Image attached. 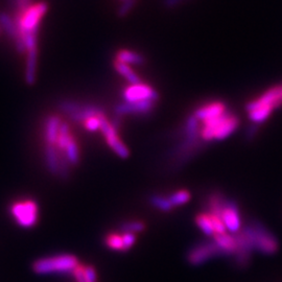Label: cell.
<instances>
[{"label": "cell", "mask_w": 282, "mask_h": 282, "mask_svg": "<svg viewBox=\"0 0 282 282\" xmlns=\"http://www.w3.org/2000/svg\"><path fill=\"white\" fill-rule=\"evenodd\" d=\"M136 4H137V0H126V2L121 3V5L117 10L118 17L123 18V17L128 16L131 13V11L134 9Z\"/></svg>", "instance_id": "obj_28"}, {"label": "cell", "mask_w": 282, "mask_h": 282, "mask_svg": "<svg viewBox=\"0 0 282 282\" xmlns=\"http://www.w3.org/2000/svg\"><path fill=\"white\" fill-rule=\"evenodd\" d=\"M227 111V105L225 102L221 100H215L210 101L207 103H204L201 107H198L195 112L192 114L195 115L201 122L213 119Z\"/></svg>", "instance_id": "obj_12"}, {"label": "cell", "mask_w": 282, "mask_h": 282, "mask_svg": "<svg viewBox=\"0 0 282 282\" xmlns=\"http://www.w3.org/2000/svg\"><path fill=\"white\" fill-rule=\"evenodd\" d=\"M74 136L70 132V127L68 123L63 122L61 123V127H60V131H59V135H58V139H57V143H56V148L58 149L59 152L63 153L64 150L66 149L67 145L69 144L70 139H72Z\"/></svg>", "instance_id": "obj_21"}, {"label": "cell", "mask_w": 282, "mask_h": 282, "mask_svg": "<svg viewBox=\"0 0 282 282\" xmlns=\"http://www.w3.org/2000/svg\"><path fill=\"white\" fill-rule=\"evenodd\" d=\"M37 65H38V47L27 51L26 66H25V82L31 86L37 80Z\"/></svg>", "instance_id": "obj_14"}, {"label": "cell", "mask_w": 282, "mask_h": 282, "mask_svg": "<svg viewBox=\"0 0 282 282\" xmlns=\"http://www.w3.org/2000/svg\"><path fill=\"white\" fill-rule=\"evenodd\" d=\"M11 210L16 222L21 227H32L38 221V206L33 201L17 202Z\"/></svg>", "instance_id": "obj_9"}, {"label": "cell", "mask_w": 282, "mask_h": 282, "mask_svg": "<svg viewBox=\"0 0 282 282\" xmlns=\"http://www.w3.org/2000/svg\"><path fill=\"white\" fill-rule=\"evenodd\" d=\"M99 132L104 137L105 144L120 158L126 159L130 156V151L128 147L123 143L122 139L118 135V130L113 126L111 120L103 115L100 118V129Z\"/></svg>", "instance_id": "obj_6"}, {"label": "cell", "mask_w": 282, "mask_h": 282, "mask_svg": "<svg viewBox=\"0 0 282 282\" xmlns=\"http://www.w3.org/2000/svg\"><path fill=\"white\" fill-rule=\"evenodd\" d=\"M79 260L76 256L70 254H60L38 259L32 264V270L36 274H68L74 273L79 266Z\"/></svg>", "instance_id": "obj_3"}, {"label": "cell", "mask_w": 282, "mask_h": 282, "mask_svg": "<svg viewBox=\"0 0 282 282\" xmlns=\"http://www.w3.org/2000/svg\"><path fill=\"white\" fill-rule=\"evenodd\" d=\"M64 155L66 157V159L70 163V165L76 166L80 163L81 160V152H80V147L77 143V140L75 137L70 139L69 144L67 145L66 149L64 150Z\"/></svg>", "instance_id": "obj_20"}, {"label": "cell", "mask_w": 282, "mask_h": 282, "mask_svg": "<svg viewBox=\"0 0 282 282\" xmlns=\"http://www.w3.org/2000/svg\"><path fill=\"white\" fill-rule=\"evenodd\" d=\"M257 107L269 108L272 111L282 107V83L269 88L258 97L246 102L245 111Z\"/></svg>", "instance_id": "obj_7"}, {"label": "cell", "mask_w": 282, "mask_h": 282, "mask_svg": "<svg viewBox=\"0 0 282 282\" xmlns=\"http://www.w3.org/2000/svg\"><path fill=\"white\" fill-rule=\"evenodd\" d=\"M168 199L173 207L186 204L190 200V193L186 189H179L168 196Z\"/></svg>", "instance_id": "obj_25"}, {"label": "cell", "mask_w": 282, "mask_h": 282, "mask_svg": "<svg viewBox=\"0 0 282 282\" xmlns=\"http://www.w3.org/2000/svg\"><path fill=\"white\" fill-rule=\"evenodd\" d=\"M74 276L76 278V280L78 282H87L86 277H85V272H84V267L79 264V266L76 268V270L74 271Z\"/></svg>", "instance_id": "obj_32"}, {"label": "cell", "mask_w": 282, "mask_h": 282, "mask_svg": "<svg viewBox=\"0 0 282 282\" xmlns=\"http://www.w3.org/2000/svg\"><path fill=\"white\" fill-rule=\"evenodd\" d=\"M62 120L57 115H49L45 121V141L46 145L55 146L58 139Z\"/></svg>", "instance_id": "obj_15"}, {"label": "cell", "mask_w": 282, "mask_h": 282, "mask_svg": "<svg viewBox=\"0 0 282 282\" xmlns=\"http://www.w3.org/2000/svg\"><path fill=\"white\" fill-rule=\"evenodd\" d=\"M122 239H123V243H125V248L126 250H129L131 246L134 244L136 237L134 233H130V232H126V233H122Z\"/></svg>", "instance_id": "obj_30"}, {"label": "cell", "mask_w": 282, "mask_h": 282, "mask_svg": "<svg viewBox=\"0 0 282 282\" xmlns=\"http://www.w3.org/2000/svg\"><path fill=\"white\" fill-rule=\"evenodd\" d=\"M104 112H102L101 114H103ZM99 114L98 116H92L90 118H88L84 123H83V126L84 128L88 131V132H96V131H99L100 129V115Z\"/></svg>", "instance_id": "obj_27"}, {"label": "cell", "mask_w": 282, "mask_h": 282, "mask_svg": "<svg viewBox=\"0 0 282 282\" xmlns=\"http://www.w3.org/2000/svg\"><path fill=\"white\" fill-rule=\"evenodd\" d=\"M115 60L126 63L128 65H137V66H141L146 64L147 59L146 57L140 54L138 51L135 50H131V49H127V48H121L118 51H116L115 55Z\"/></svg>", "instance_id": "obj_16"}, {"label": "cell", "mask_w": 282, "mask_h": 282, "mask_svg": "<svg viewBox=\"0 0 282 282\" xmlns=\"http://www.w3.org/2000/svg\"><path fill=\"white\" fill-rule=\"evenodd\" d=\"M120 2H121V3H123V2H126V0H120Z\"/></svg>", "instance_id": "obj_33"}, {"label": "cell", "mask_w": 282, "mask_h": 282, "mask_svg": "<svg viewBox=\"0 0 282 282\" xmlns=\"http://www.w3.org/2000/svg\"><path fill=\"white\" fill-rule=\"evenodd\" d=\"M214 240L223 250L225 256H233L237 249V241L235 234L232 233H219L214 235Z\"/></svg>", "instance_id": "obj_13"}, {"label": "cell", "mask_w": 282, "mask_h": 282, "mask_svg": "<svg viewBox=\"0 0 282 282\" xmlns=\"http://www.w3.org/2000/svg\"><path fill=\"white\" fill-rule=\"evenodd\" d=\"M122 97L125 101H141V100H156L159 99V94L150 85L141 82L128 86L122 92Z\"/></svg>", "instance_id": "obj_10"}, {"label": "cell", "mask_w": 282, "mask_h": 282, "mask_svg": "<svg viewBox=\"0 0 282 282\" xmlns=\"http://www.w3.org/2000/svg\"><path fill=\"white\" fill-rule=\"evenodd\" d=\"M239 126V118L226 111L225 113L201 123V138L205 143L221 141L233 134Z\"/></svg>", "instance_id": "obj_1"}, {"label": "cell", "mask_w": 282, "mask_h": 282, "mask_svg": "<svg viewBox=\"0 0 282 282\" xmlns=\"http://www.w3.org/2000/svg\"><path fill=\"white\" fill-rule=\"evenodd\" d=\"M187 2H189V0H162V6L165 9L171 10V9L177 8Z\"/></svg>", "instance_id": "obj_31"}, {"label": "cell", "mask_w": 282, "mask_h": 282, "mask_svg": "<svg viewBox=\"0 0 282 282\" xmlns=\"http://www.w3.org/2000/svg\"><path fill=\"white\" fill-rule=\"evenodd\" d=\"M258 130H259V125H256V123L251 122L250 125L246 127V129H245V132H244L245 139L249 140V141L255 139V137L258 133Z\"/></svg>", "instance_id": "obj_29"}, {"label": "cell", "mask_w": 282, "mask_h": 282, "mask_svg": "<svg viewBox=\"0 0 282 282\" xmlns=\"http://www.w3.org/2000/svg\"><path fill=\"white\" fill-rule=\"evenodd\" d=\"M218 256H225L223 250L215 240L201 241L190 248L187 253V261L191 266H201Z\"/></svg>", "instance_id": "obj_5"}, {"label": "cell", "mask_w": 282, "mask_h": 282, "mask_svg": "<svg viewBox=\"0 0 282 282\" xmlns=\"http://www.w3.org/2000/svg\"><path fill=\"white\" fill-rule=\"evenodd\" d=\"M241 230L248 236L254 251L264 255H273L278 251V239L262 223L252 221Z\"/></svg>", "instance_id": "obj_2"}, {"label": "cell", "mask_w": 282, "mask_h": 282, "mask_svg": "<svg viewBox=\"0 0 282 282\" xmlns=\"http://www.w3.org/2000/svg\"><path fill=\"white\" fill-rule=\"evenodd\" d=\"M113 66L115 72L121 77L125 79L130 85H134V84H139L143 81L139 78V76L136 75V73L132 69V67L126 63L119 62L117 60H114L113 62Z\"/></svg>", "instance_id": "obj_18"}, {"label": "cell", "mask_w": 282, "mask_h": 282, "mask_svg": "<svg viewBox=\"0 0 282 282\" xmlns=\"http://www.w3.org/2000/svg\"><path fill=\"white\" fill-rule=\"evenodd\" d=\"M221 219L227 229V231H230V233L232 234L237 233L241 229L239 209L237 204L232 200L227 199L222 210Z\"/></svg>", "instance_id": "obj_11"}, {"label": "cell", "mask_w": 282, "mask_h": 282, "mask_svg": "<svg viewBox=\"0 0 282 282\" xmlns=\"http://www.w3.org/2000/svg\"><path fill=\"white\" fill-rule=\"evenodd\" d=\"M145 224L143 222H128L123 223L120 226V231L122 233L130 232V233H136V232H141L145 230Z\"/></svg>", "instance_id": "obj_26"}, {"label": "cell", "mask_w": 282, "mask_h": 282, "mask_svg": "<svg viewBox=\"0 0 282 282\" xmlns=\"http://www.w3.org/2000/svg\"><path fill=\"white\" fill-rule=\"evenodd\" d=\"M48 6L46 3H39L30 5L25 11L18 12L15 22L19 30L20 36L24 33L37 32L39 30V24L43 16L46 14Z\"/></svg>", "instance_id": "obj_4"}, {"label": "cell", "mask_w": 282, "mask_h": 282, "mask_svg": "<svg viewBox=\"0 0 282 282\" xmlns=\"http://www.w3.org/2000/svg\"><path fill=\"white\" fill-rule=\"evenodd\" d=\"M105 245L110 248L111 250L115 251H127L125 248V243H123L122 235L118 233H110L105 236Z\"/></svg>", "instance_id": "obj_24"}, {"label": "cell", "mask_w": 282, "mask_h": 282, "mask_svg": "<svg viewBox=\"0 0 282 282\" xmlns=\"http://www.w3.org/2000/svg\"><path fill=\"white\" fill-rule=\"evenodd\" d=\"M196 224L201 230L208 236H214L215 235V229L213 222L208 215V213L200 214L196 217Z\"/></svg>", "instance_id": "obj_22"}, {"label": "cell", "mask_w": 282, "mask_h": 282, "mask_svg": "<svg viewBox=\"0 0 282 282\" xmlns=\"http://www.w3.org/2000/svg\"><path fill=\"white\" fill-rule=\"evenodd\" d=\"M156 100L148 99L141 101H122L114 107V115L122 118L123 116H147L156 108Z\"/></svg>", "instance_id": "obj_8"}, {"label": "cell", "mask_w": 282, "mask_h": 282, "mask_svg": "<svg viewBox=\"0 0 282 282\" xmlns=\"http://www.w3.org/2000/svg\"><path fill=\"white\" fill-rule=\"evenodd\" d=\"M150 203L158 210L162 211V213H169V211H171V209L173 208L168 197L157 195V193L150 197Z\"/></svg>", "instance_id": "obj_23"}, {"label": "cell", "mask_w": 282, "mask_h": 282, "mask_svg": "<svg viewBox=\"0 0 282 282\" xmlns=\"http://www.w3.org/2000/svg\"><path fill=\"white\" fill-rule=\"evenodd\" d=\"M60 156H61V153L58 151L56 146L46 145L45 163H46V167H47L48 171L54 175H59Z\"/></svg>", "instance_id": "obj_17"}, {"label": "cell", "mask_w": 282, "mask_h": 282, "mask_svg": "<svg viewBox=\"0 0 282 282\" xmlns=\"http://www.w3.org/2000/svg\"><path fill=\"white\" fill-rule=\"evenodd\" d=\"M0 27H2L10 38L14 41L20 37V33L18 28H17L15 19L7 14V13H0Z\"/></svg>", "instance_id": "obj_19"}]
</instances>
